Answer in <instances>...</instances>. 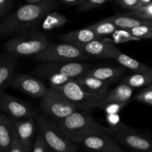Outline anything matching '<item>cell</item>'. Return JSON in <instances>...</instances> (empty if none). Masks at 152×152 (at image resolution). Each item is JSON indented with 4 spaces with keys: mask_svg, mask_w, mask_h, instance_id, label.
<instances>
[{
    "mask_svg": "<svg viewBox=\"0 0 152 152\" xmlns=\"http://www.w3.org/2000/svg\"><path fill=\"white\" fill-rule=\"evenodd\" d=\"M151 39H152V34H151Z\"/></svg>",
    "mask_w": 152,
    "mask_h": 152,
    "instance_id": "cell-43",
    "label": "cell"
},
{
    "mask_svg": "<svg viewBox=\"0 0 152 152\" xmlns=\"http://www.w3.org/2000/svg\"><path fill=\"white\" fill-rule=\"evenodd\" d=\"M28 1H29L30 3H31V2H38V1H42V0H28Z\"/></svg>",
    "mask_w": 152,
    "mask_h": 152,
    "instance_id": "cell-40",
    "label": "cell"
},
{
    "mask_svg": "<svg viewBox=\"0 0 152 152\" xmlns=\"http://www.w3.org/2000/svg\"><path fill=\"white\" fill-rule=\"evenodd\" d=\"M32 151V148H28L25 146L18 137L17 133H16V129H15V135L14 139H13V143H12L11 148H10L9 152H31Z\"/></svg>",
    "mask_w": 152,
    "mask_h": 152,
    "instance_id": "cell-34",
    "label": "cell"
},
{
    "mask_svg": "<svg viewBox=\"0 0 152 152\" xmlns=\"http://www.w3.org/2000/svg\"><path fill=\"white\" fill-rule=\"evenodd\" d=\"M132 35L136 37L137 38L140 39V40L148 39L151 38L152 34V26L151 25H142L134 27V28L128 29Z\"/></svg>",
    "mask_w": 152,
    "mask_h": 152,
    "instance_id": "cell-28",
    "label": "cell"
},
{
    "mask_svg": "<svg viewBox=\"0 0 152 152\" xmlns=\"http://www.w3.org/2000/svg\"><path fill=\"white\" fill-rule=\"evenodd\" d=\"M118 4L124 9L132 10L140 7V0H116Z\"/></svg>",
    "mask_w": 152,
    "mask_h": 152,
    "instance_id": "cell-35",
    "label": "cell"
},
{
    "mask_svg": "<svg viewBox=\"0 0 152 152\" xmlns=\"http://www.w3.org/2000/svg\"><path fill=\"white\" fill-rule=\"evenodd\" d=\"M11 7L12 0H0V17H5Z\"/></svg>",
    "mask_w": 152,
    "mask_h": 152,
    "instance_id": "cell-36",
    "label": "cell"
},
{
    "mask_svg": "<svg viewBox=\"0 0 152 152\" xmlns=\"http://www.w3.org/2000/svg\"><path fill=\"white\" fill-rule=\"evenodd\" d=\"M114 59L120 65L125 67L126 69L134 71V73L146 72V71H150L152 70L151 67H148V65L139 62L137 59L131 57L129 55L123 53L121 51L118 53V55L116 56Z\"/></svg>",
    "mask_w": 152,
    "mask_h": 152,
    "instance_id": "cell-23",
    "label": "cell"
},
{
    "mask_svg": "<svg viewBox=\"0 0 152 152\" xmlns=\"http://www.w3.org/2000/svg\"><path fill=\"white\" fill-rule=\"evenodd\" d=\"M140 2L141 6H143V5H145V4H150V3H151L152 0H140Z\"/></svg>",
    "mask_w": 152,
    "mask_h": 152,
    "instance_id": "cell-39",
    "label": "cell"
},
{
    "mask_svg": "<svg viewBox=\"0 0 152 152\" xmlns=\"http://www.w3.org/2000/svg\"><path fill=\"white\" fill-rule=\"evenodd\" d=\"M60 38L64 42L70 43L78 47L86 44L94 39L99 38L88 27L80 30L70 31L60 36Z\"/></svg>",
    "mask_w": 152,
    "mask_h": 152,
    "instance_id": "cell-17",
    "label": "cell"
},
{
    "mask_svg": "<svg viewBox=\"0 0 152 152\" xmlns=\"http://www.w3.org/2000/svg\"><path fill=\"white\" fill-rule=\"evenodd\" d=\"M134 91L133 88L121 83L115 88L107 93L104 102L105 104L109 102H129L133 95Z\"/></svg>",
    "mask_w": 152,
    "mask_h": 152,
    "instance_id": "cell-20",
    "label": "cell"
},
{
    "mask_svg": "<svg viewBox=\"0 0 152 152\" xmlns=\"http://www.w3.org/2000/svg\"><path fill=\"white\" fill-rule=\"evenodd\" d=\"M127 104L128 102H109L105 103L102 108H103L106 114H119Z\"/></svg>",
    "mask_w": 152,
    "mask_h": 152,
    "instance_id": "cell-33",
    "label": "cell"
},
{
    "mask_svg": "<svg viewBox=\"0 0 152 152\" xmlns=\"http://www.w3.org/2000/svg\"><path fill=\"white\" fill-rule=\"evenodd\" d=\"M17 61L18 56L8 52L0 56V92H4L11 86Z\"/></svg>",
    "mask_w": 152,
    "mask_h": 152,
    "instance_id": "cell-14",
    "label": "cell"
},
{
    "mask_svg": "<svg viewBox=\"0 0 152 152\" xmlns=\"http://www.w3.org/2000/svg\"><path fill=\"white\" fill-rule=\"evenodd\" d=\"M145 88H149V89H151V90H152V84L150 85V86H147V87H145Z\"/></svg>",
    "mask_w": 152,
    "mask_h": 152,
    "instance_id": "cell-41",
    "label": "cell"
},
{
    "mask_svg": "<svg viewBox=\"0 0 152 152\" xmlns=\"http://www.w3.org/2000/svg\"><path fill=\"white\" fill-rule=\"evenodd\" d=\"M126 70L120 65L119 66H97L90 68L86 74L111 83L119 80L126 72Z\"/></svg>",
    "mask_w": 152,
    "mask_h": 152,
    "instance_id": "cell-16",
    "label": "cell"
},
{
    "mask_svg": "<svg viewBox=\"0 0 152 152\" xmlns=\"http://www.w3.org/2000/svg\"><path fill=\"white\" fill-rule=\"evenodd\" d=\"M74 80L82 87L89 91L95 92V93L108 91V88L109 83L88 74H83V76L75 79Z\"/></svg>",
    "mask_w": 152,
    "mask_h": 152,
    "instance_id": "cell-21",
    "label": "cell"
},
{
    "mask_svg": "<svg viewBox=\"0 0 152 152\" xmlns=\"http://www.w3.org/2000/svg\"><path fill=\"white\" fill-rule=\"evenodd\" d=\"M51 44L45 34L36 30L13 37L4 44L6 52L16 56H37Z\"/></svg>",
    "mask_w": 152,
    "mask_h": 152,
    "instance_id": "cell-2",
    "label": "cell"
},
{
    "mask_svg": "<svg viewBox=\"0 0 152 152\" xmlns=\"http://www.w3.org/2000/svg\"><path fill=\"white\" fill-rule=\"evenodd\" d=\"M64 4L68 5H79L83 0H61Z\"/></svg>",
    "mask_w": 152,
    "mask_h": 152,
    "instance_id": "cell-38",
    "label": "cell"
},
{
    "mask_svg": "<svg viewBox=\"0 0 152 152\" xmlns=\"http://www.w3.org/2000/svg\"><path fill=\"white\" fill-rule=\"evenodd\" d=\"M145 152H152V151H145Z\"/></svg>",
    "mask_w": 152,
    "mask_h": 152,
    "instance_id": "cell-42",
    "label": "cell"
},
{
    "mask_svg": "<svg viewBox=\"0 0 152 152\" xmlns=\"http://www.w3.org/2000/svg\"><path fill=\"white\" fill-rule=\"evenodd\" d=\"M111 0H83L78 5V11H87L103 5Z\"/></svg>",
    "mask_w": 152,
    "mask_h": 152,
    "instance_id": "cell-30",
    "label": "cell"
},
{
    "mask_svg": "<svg viewBox=\"0 0 152 152\" xmlns=\"http://www.w3.org/2000/svg\"><path fill=\"white\" fill-rule=\"evenodd\" d=\"M40 134L53 152H77L76 142L67 137L56 121L47 116H37Z\"/></svg>",
    "mask_w": 152,
    "mask_h": 152,
    "instance_id": "cell-5",
    "label": "cell"
},
{
    "mask_svg": "<svg viewBox=\"0 0 152 152\" xmlns=\"http://www.w3.org/2000/svg\"><path fill=\"white\" fill-rule=\"evenodd\" d=\"M105 132L121 145L135 151H152V137L131 128L123 123L116 127H105Z\"/></svg>",
    "mask_w": 152,
    "mask_h": 152,
    "instance_id": "cell-6",
    "label": "cell"
},
{
    "mask_svg": "<svg viewBox=\"0 0 152 152\" xmlns=\"http://www.w3.org/2000/svg\"><path fill=\"white\" fill-rule=\"evenodd\" d=\"M88 27L92 30L99 38H103L105 36L112 35L113 33L118 28L112 22L106 19V18Z\"/></svg>",
    "mask_w": 152,
    "mask_h": 152,
    "instance_id": "cell-25",
    "label": "cell"
},
{
    "mask_svg": "<svg viewBox=\"0 0 152 152\" xmlns=\"http://www.w3.org/2000/svg\"><path fill=\"white\" fill-rule=\"evenodd\" d=\"M35 118L15 120V129L21 142L28 148L31 147V142L35 134Z\"/></svg>",
    "mask_w": 152,
    "mask_h": 152,
    "instance_id": "cell-18",
    "label": "cell"
},
{
    "mask_svg": "<svg viewBox=\"0 0 152 152\" xmlns=\"http://www.w3.org/2000/svg\"><path fill=\"white\" fill-rule=\"evenodd\" d=\"M112 40L115 44H121V43L129 42L140 41V39L137 38L132 33L126 29L117 28L112 34Z\"/></svg>",
    "mask_w": 152,
    "mask_h": 152,
    "instance_id": "cell-26",
    "label": "cell"
},
{
    "mask_svg": "<svg viewBox=\"0 0 152 152\" xmlns=\"http://www.w3.org/2000/svg\"><path fill=\"white\" fill-rule=\"evenodd\" d=\"M106 19L112 22L118 28H123V29L126 30L142 25H151L152 26L151 20L137 17V16H133L129 13L114 15V16L106 18Z\"/></svg>",
    "mask_w": 152,
    "mask_h": 152,
    "instance_id": "cell-19",
    "label": "cell"
},
{
    "mask_svg": "<svg viewBox=\"0 0 152 152\" xmlns=\"http://www.w3.org/2000/svg\"><path fill=\"white\" fill-rule=\"evenodd\" d=\"M78 144L90 152H122L121 144L106 132L88 134L83 137Z\"/></svg>",
    "mask_w": 152,
    "mask_h": 152,
    "instance_id": "cell-10",
    "label": "cell"
},
{
    "mask_svg": "<svg viewBox=\"0 0 152 152\" xmlns=\"http://www.w3.org/2000/svg\"><path fill=\"white\" fill-rule=\"evenodd\" d=\"M43 79H45L48 81L49 84H50V88H56L60 86H63V85L66 84L68 82L72 80L71 77H67V76L63 75V74H59V73H51L48 75L45 76Z\"/></svg>",
    "mask_w": 152,
    "mask_h": 152,
    "instance_id": "cell-27",
    "label": "cell"
},
{
    "mask_svg": "<svg viewBox=\"0 0 152 152\" xmlns=\"http://www.w3.org/2000/svg\"><path fill=\"white\" fill-rule=\"evenodd\" d=\"M14 121L7 114L0 115V152L10 151L15 135Z\"/></svg>",
    "mask_w": 152,
    "mask_h": 152,
    "instance_id": "cell-15",
    "label": "cell"
},
{
    "mask_svg": "<svg viewBox=\"0 0 152 152\" xmlns=\"http://www.w3.org/2000/svg\"><path fill=\"white\" fill-rule=\"evenodd\" d=\"M83 51L90 57L99 59H115L120 50L112 39L98 38L80 46Z\"/></svg>",
    "mask_w": 152,
    "mask_h": 152,
    "instance_id": "cell-12",
    "label": "cell"
},
{
    "mask_svg": "<svg viewBox=\"0 0 152 152\" xmlns=\"http://www.w3.org/2000/svg\"><path fill=\"white\" fill-rule=\"evenodd\" d=\"M40 99V108L42 112L56 122L66 118L77 110L65 96L53 88H48Z\"/></svg>",
    "mask_w": 152,
    "mask_h": 152,
    "instance_id": "cell-7",
    "label": "cell"
},
{
    "mask_svg": "<svg viewBox=\"0 0 152 152\" xmlns=\"http://www.w3.org/2000/svg\"><path fill=\"white\" fill-rule=\"evenodd\" d=\"M134 99L137 102L152 106V90L148 88H145L135 95Z\"/></svg>",
    "mask_w": 152,
    "mask_h": 152,
    "instance_id": "cell-31",
    "label": "cell"
},
{
    "mask_svg": "<svg viewBox=\"0 0 152 152\" xmlns=\"http://www.w3.org/2000/svg\"><path fill=\"white\" fill-rule=\"evenodd\" d=\"M36 60L42 62H70L90 58L81 48L70 43L50 44L44 51L34 56Z\"/></svg>",
    "mask_w": 152,
    "mask_h": 152,
    "instance_id": "cell-8",
    "label": "cell"
},
{
    "mask_svg": "<svg viewBox=\"0 0 152 152\" xmlns=\"http://www.w3.org/2000/svg\"><path fill=\"white\" fill-rule=\"evenodd\" d=\"M91 68V65L88 63L71 61L60 62H43L35 68L34 73L42 78L51 73H59L71 77L73 80H75L86 74Z\"/></svg>",
    "mask_w": 152,
    "mask_h": 152,
    "instance_id": "cell-9",
    "label": "cell"
},
{
    "mask_svg": "<svg viewBox=\"0 0 152 152\" xmlns=\"http://www.w3.org/2000/svg\"><path fill=\"white\" fill-rule=\"evenodd\" d=\"M0 108L15 120L32 118L38 116L29 104L4 91L0 92Z\"/></svg>",
    "mask_w": 152,
    "mask_h": 152,
    "instance_id": "cell-11",
    "label": "cell"
},
{
    "mask_svg": "<svg viewBox=\"0 0 152 152\" xmlns=\"http://www.w3.org/2000/svg\"><path fill=\"white\" fill-rule=\"evenodd\" d=\"M68 22L65 15L57 11H50L48 13L42 21L41 27L44 31H49L64 26Z\"/></svg>",
    "mask_w": 152,
    "mask_h": 152,
    "instance_id": "cell-24",
    "label": "cell"
},
{
    "mask_svg": "<svg viewBox=\"0 0 152 152\" xmlns=\"http://www.w3.org/2000/svg\"><path fill=\"white\" fill-rule=\"evenodd\" d=\"M50 151H51L50 148H49L43 137L39 133L36 137V140L32 147L31 152H50Z\"/></svg>",
    "mask_w": 152,
    "mask_h": 152,
    "instance_id": "cell-32",
    "label": "cell"
},
{
    "mask_svg": "<svg viewBox=\"0 0 152 152\" xmlns=\"http://www.w3.org/2000/svg\"><path fill=\"white\" fill-rule=\"evenodd\" d=\"M106 121L109 127H116L122 123L119 114H106Z\"/></svg>",
    "mask_w": 152,
    "mask_h": 152,
    "instance_id": "cell-37",
    "label": "cell"
},
{
    "mask_svg": "<svg viewBox=\"0 0 152 152\" xmlns=\"http://www.w3.org/2000/svg\"><path fill=\"white\" fill-rule=\"evenodd\" d=\"M11 86L28 96L39 98H41L48 88L39 80L25 74H15Z\"/></svg>",
    "mask_w": 152,
    "mask_h": 152,
    "instance_id": "cell-13",
    "label": "cell"
},
{
    "mask_svg": "<svg viewBox=\"0 0 152 152\" xmlns=\"http://www.w3.org/2000/svg\"><path fill=\"white\" fill-rule=\"evenodd\" d=\"M56 123L65 136L77 144L83 137L92 132H105V127L99 124L87 111L82 112L77 110Z\"/></svg>",
    "mask_w": 152,
    "mask_h": 152,
    "instance_id": "cell-3",
    "label": "cell"
},
{
    "mask_svg": "<svg viewBox=\"0 0 152 152\" xmlns=\"http://www.w3.org/2000/svg\"><path fill=\"white\" fill-rule=\"evenodd\" d=\"M56 7L55 0H42L21 6L2 19L0 24V36L16 37L35 30L45 15Z\"/></svg>",
    "mask_w": 152,
    "mask_h": 152,
    "instance_id": "cell-1",
    "label": "cell"
},
{
    "mask_svg": "<svg viewBox=\"0 0 152 152\" xmlns=\"http://www.w3.org/2000/svg\"><path fill=\"white\" fill-rule=\"evenodd\" d=\"M128 13L142 19L152 21V2L130 10Z\"/></svg>",
    "mask_w": 152,
    "mask_h": 152,
    "instance_id": "cell-29",
    "label": "cell"
},
{
    "mask_svg": "<svg viewBox=\"0 0 152 152\" xmlns=\"http://www.w3.org/2000/svg\"><path fill=\"white\" fill-rule=\"evenodd\" d=\"M122 83L128 85L134 89L145 88L152 84V70L146 72L134 73L125 77Z\"/></svg>",
    "mask_w": 152,
    "mask_h": 152,
    "instance_id": "cell-22",
    "label": "cell"
},
{
    "mask_svg": "<svg viewBox=\"0 0 152 152\" xmlns=\"http://www.w3.org/2000/svg\"><path fill=\"white\" fill-rule=\"evenodd\" d=\"M55 89L65 96L77 109H81L84 111L102 108L105 104L104 102L107 93L109 91L99 93L89 91L82 87L74 80Z\"/></svg>",
    "mask_w": 152,
    "mask_h": 152,
    "instance_id": "cell-4",
    "label": "cell"
}]
</instances>
